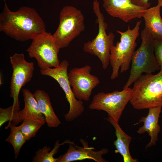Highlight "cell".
Segmentation results:
<instances>
[{
  "label": "cell",
  "instance_id": "6",
  "mask_svg": "<svg viewBox=\"0 0 162 162\" xmlns=\"http://www.w3.org/2000/svg\"><path fill=\"white\" fill-rule=\"evenodd\" d=\"M92 8L97 17L96 22L98 25V32L94 39L84 44L83 50L86 52L98 57L101 63L102 68L106 70L110 63V50L114 45L115 36L112 32L108 34L106 33L108 25L104 21L105 18L101 12L98 0L94 1Z\"/></svg>",
  "mask_w": 162,
  "mask_h": 162
},
{
  "label": "cell",
  "instance_id": "20",
  "mask_svg": "<svg viewBox=\"0 0 162 162\" xmlns=\"http://www.w3.org/2000/svg\"><path fill=\"white\" fill-rule=\"evenodd\" d=\"M65 144V141L60 143L58 140H57L52 150L50 147L47 146L43 148H40L35 152L36 155L33 158V162H57V158H55L54 155L57 152L60 146Z\"/></svg>",
  "mask_w": 162,
  "mask_h": 162
},
{
  "label": "cell",
  "instance_id": "15",
  "mask_svg": "<svg viewBox=\"0 0 162 162\" xmlns=\"http://www.w3.org/2000/svg\"><path fill=\"white\" fill-rule=\"evenodd\" d=\"M106 119L112 125L115 130L117 139L113 142L116 148L115 153H119L121 155L124 162H138L137 159H133L132 157L130 152L129 147L132 137L123 130L118 122L109 117Z\"/></svg>",
  "mask_w": 162,
  "mask_h": 162
},
{
  "label": "cell",
  "instance_id": "2",
  "mask_svg": "<svg viewBox=\"0 0 162 162\" xmlns=\"http://www.w3.org/2000/svg\"><path fill=\"white\" fill-rule=\"evenodd\" d=\"M134 83L130 102L134 108L162 106V69L156 74H142Z\"/></svg>",
  "mask_w": 162,
  "mask_h": 162
},
{
  "label": "cell",
  "instance_id": "25",
  "mask_svg": "<svg viewBox=\"0 0 162 162\" xmlns=\"http://www.w3.org/2000/svg\"><path fill=\"white\" fill-rule=\"evenodd\" d=\"M4 1H5V0H4Z\"/></svg>",
  "mask_w": 162,
  "mask_h": 162
},
{
  "label": "cell",
  "instance_id": "18",
  "mask_svg": "<svg viewBox=\"0 0 162 162\" xmlns=\"http://www.w3.org/2000/svg\"><path fill=\"white\" fill-rule=\"evenodd\" d=\"M161 7L158 4L148 8L143 17L145 27L154 40H162V19L160 14Z\"/></svg>",
  "mask_w": 162,
  "mask_h": 162
},
{
  "label": "cell",
  "instance_id": "24",
  "mask_svg": "<svg viewBox=\"0 0 162 162\" xmlns=\"http://www.w3.org/2000/svg\"><path fill=\"white\" fill-rule=\"evenodd\" d=\"M133 2L135 4L146 9L148 8L151 4V3L149 2V0H132ZM158 4L161 7H162V0H158Z\"/></svg>",
  "mask_w": 162,
  "mask_h": 162
},
{
  "label": "cell",
  "instance_id": "3",
  "mask_svg": "<svg viewBox=\"0 0 162 162\" xmlns=\"http://www.w3.org/2000/svg\"><path fill=\"white\" fill-rule=\"evenodd\" d=\"M141 38V44L133 55L130 75L123 89L130 87L143 73L152 74L160 69L154 55V40L145 27Z\"/></svg>",
  "mask_w": 162,
  "mask_h": 162
},
{
  "label": "cell",
  "instance_id": "12",
  "mask_svg": "<svg viewBox=\"0 0 162 162\" xmlns=\"http://www.w3.org/2000/svg\"><path fill=\"white\" fill-rule=\"evenodd\" d=\"M103 7L112 17L126 22L140 18L147 9L140 6L132 0H103Z\"/></svg>",
  "mask_w": 162,
  "mask_h": 162
},
{
  "label": "cell",
  "instance_id": "14",
  "mask_svg": "<svg viewBox=\"0 0 162 162\" xmlns=\"http://www.w3.org/2000/svg\"><path fill=\"white\" fill-rule=\"evenodd\" d=\"M162 107L149 109L147 116L141 117L139 121L134 124L136 125L141 122L143 123V126L139 128L137 132L142 134L147 132L150 137V141L146 145V148L155 145L158 140V134L161 130L158 121L161 112Z\"/></svg>",
  "mask_w": 162,
  "mask_h": 162
},
{
  "label": "cell",
  "instance_id": "19",
  "mask_svg": "<svg viewBox=\"0 0 162 162\" xmlns=\"http://www.w3.org/2000/svg\"><path fill=\"white\" fill-rule=\"evenodd\" d=\"M9 128L10 133L5 141L10 142L14 150L15 158L17 159L21 147L27 140L17 126L9 122L5 127L7 129Z\"/></svg>",
  "mask_w": 162,
  "mask_h": 162
},
{
  "label": "cell",
  "instance_id": "8",
  "mask_svg": "<svg viewBox=\"0 0 162 162\" xmlns=\"http://www.w3.org/2000/svg\"><path fill=\"white\" fill-rule=\"evenodd\" d=\"M133 94V88L130 87L121 91L99 92L94 95L88 107L92 110L104 111L107 113L108 117L118 122Z\"/></svg>",
  "mask_w": 162,
  "mask_h": 162
},
{
  "label": "cell",
  "instance_id": "16",
  "mask_svg": "<svg viewBox=\"0 0 162 162\" xmlns=\"http://www.w3.org/2000/svg\"><path fill=\"white\" fill-rule=\"evenodd\" d=\"M22 92L25 104L24 108L20 111L22 121L26 119H31L44 125L46 122L45 117L40 110L33 94L27 88L23 89Z\"/></svg>",
  "mask_w": 162,
  "mask_h": 162
},
{
  "label": "cell",
  "instance_id": "1",
  "mask_svg": "<svg viewBox=\"0 0 162 162\" xmlns=\"http://www.w3.org/2000/svg\"><path fill=\"white\" fill-rule=\"evenodd\" d=\"M0 14V31L15 40L25 41L32 40L46 32L42 18L33 8L23 6L16 11L8 8L5 1Z\"/></svg>",
  "mask_w": 162,
  "mask_h": 162
},
{
  "label": "cell",
  "instance_id": "5",
  "mask_svg": "<svg viewBox=\"0 0 162 162\" xmlns=\"http://www.w3.org/2000/svg\"><path fill=\"white\" fill-rule=\"evenodd\" d=\"M58 27L52 34L59 49L67 47L85 29L84 17L82 11L72 6L61 10Z\"/></svg>",
  "mask_w": 162,
  "mask_h": 162
},
{
  "label": "cell",
  "instance_id": "13",
  "mask_svg": "<svg viewBox=\"0 0 162 162\" xmlns=\"http://www.w3.org/2000/svg\"><path fill=\"white\" fill-rule=\"evenodd\" d=\"M80 140L82 147L78 146L74 142L69 140V147L67 152L57 158V162H70L86 159L97 162H107L102 156L108 153L107 148H103L98 151H94V147L89 146L87 141L83 139Z\"/></svg>",
  "mask_w": 162,
  "mask_h": 162
},
{
  "label": "cell",
  "instance_id": "21",
  "mask_svg": "<svg viewBox=\"0 0 162 162\" xmlns=\"http://www.w3.org/2000/svg\"><path fill=\"white\" fill-rule=\"evenodd\" d=\"M20 109L13 105L7 108H0V127L6 122L9 121L16 125L22 122L20 116Z\"/></svg>",
  "mask_w": 162,
  "mask_h": 162
},
{
  "label": "cell",
  "instance_id": "11",
  "mask_svg": "<svg viewBox=\"0 0 162 162\" xmlns=\"http://www.w3.org/2000/svg\"><path fill=\"white\" fill-rule=\"evenodd\" d=\"M91 67L87 64L73 68L68 73L70 86L77 99L88 101L93 89L100 82L97 77L91 74Z\"/></svg>",
  "mask_w": 162,
  "mask_h": 162
},
{
  "label": "cell",
  "instance_id": "9",
  "mask_svg": "<svg viewBox=\"0 0 162 162\" xmlns=\"http://www.w3.org/2000/svg\"><path fill=\"white\" fill-rule=\"evenodd\" d=\"M69 64L68 61L64 60L58 67L40 69V71L41 75L51 77L56 80L64 91L70 105L68 112L64 117L66 121L70 122L82 113L85 107L82 101L77 100L75 97L70 86L67 72Z\"/></svg>",
  "mask_w": 162,
  "mask_h": 162
},
{
  "label": "cell",
  "instance_id": "7",
  "mask_svg": "<svg viewBox=\"0 0 162 162\" xmlns=\"http://www.w3.org/2000/svg\"><path fill=\"white\" fill-rule=\"evenodd\" d=\"M59 50L52 35L46 32L34 38L26 51L30 57L35 58L40 69H44L59 65Z\"/></svg>",
  "mask_w": 162,
  "mask_h": 162
},
{
  "label": "cell",
  "instance_id": "22",
  "mask_svg": "<svg viewBox=\"0 0 162 162\" xmlns=\"http://www.w3.org/2000/svg\"><path fill=\"white\" fill-rule=\"evenodd\" d=\"M43 125L42 123L38 121L26 119L24 120L22 123L17 127L27 141H28L35 136L39 130Z\"/></svg>",
  "mask_w": 162,
  "mask_h": 162
},
{
  "label": "cell",
  "instance_id": "4",
  "mask_svg": "<svg viewBox=\"0 0 162 162\" xmlns=\"http://www.w3.org/2000/svg\"><path fill=\"white\" fill-rule=\"evenodd\" d=\"M141 22V20L137 21L132 29L128 26V29L124 32L116 30L121 37L120 41L112 46L110 50V63L112 68L111 80L118 77L120 68L121 73L128 70L137 46L136 40L139 34Z\"/></svg>",
  "mask_w": 162,
  "mask_h": 162
},
{
  "label": "cell",
  "instance_id": "23",
  "mask_svg": "<svg viewBox=\"0 0 162 162\" xmlns=\"http://www.w3.org/2000/svg\"><path fill=\"white\" fill-rule=\"evenodd\" d=\"M154 53L160 68L162 69V40H154Z\"/></svg>",
  "mask_w": 162,
  "mask_h": 162
},
{
  "label": "cell",
  "instance_id": "10",
  "mask_svg": "<svg viewBox=\"0 0 162 162\" xmlns=\"http://www.w3.org/2000/svg\"><path fill=\"white\" fill-rule=\"evenodd\" d=\"M13 72L10 86V97L13 99V105L20 109L19 96L21 88L30 81L34 66L33 62L26 61L23 53H15L10 57Z\"/></svg>",
  "mask_w": 162,
  "mask_h": 162
},
{
  "label": "cell",
  "instance_id": "17",
  "mask_svg": "<svg viewBox=\"0 0 162 162\" xmlns=\"http://www.w3.org/2000/svg\"><path fill=\"white\" fill-rule=\"evenodd\" d=\"M33 94L48 126L50 128L58 127L61 122L54 111L48 94L43 90H37Z\"/></svg>",
  "mask_w": 162,
  "mask_h": 162
}]
</instances>
